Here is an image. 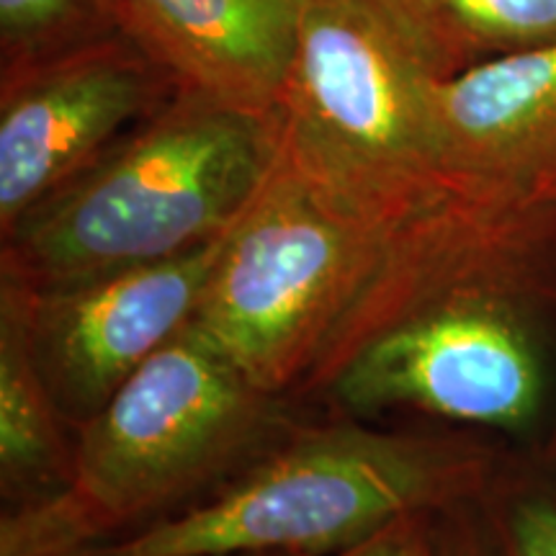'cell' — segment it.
Here are the masks:
<instances>
[{
  "mask_svg": "<svg viewBox=\"0 0 556 556\" xmlns=\"http://www.w3.org/2000/svg\"><path fill=\"white\" fill-rule=\"evenodd\" d=\"M276 114L178 88L3 232L0 274L78 283L222 238L278 163Z\"/></svg>",
  "mask_w": 556,
  "mask_h": 556,
  "instance_id": "obj_1",
  "label": "cell"
},
{
  "mask_svg": "<svg viewBox=\"0 0 556 556\" xmlns=\"http://www.w3.org/2000/svg\"><path fill=\"white\" fill-rule=\"evenodd\" d=\"M278 409L191 325L75 430L65 490L5 513L0 556H78L176 513L281 426Z\"/></svg>",
  "mask_w": 556,
  "mask_h": 556,
  "instance_id": "obj_2",
  "label": "cell"
},
{
  "mask_svg": "<svg viewBox=\"0 0 556 556\" xmlns=\"http://www.w3.org/2000/svg\"><path fill=\"white\" fill-rule=\"evenodd\" d=\"M486 469V451L462 441L299 428L206 503L78 556H330L402 516L462 503Z\"/></svg>",
  "mask_w": 556,
  "mask_h": 556,
  "instance_id": "obj_3",
  "label": "cell"
},
{
  "mask_svg": "<svg viewBox=\"0 0 556 556\" xmlns=\"http://www.w3.org/2000/svg\"><path fill=\"white\" fill-rule=\"evenodd\" d=\"M435 80L384 0H299L276 103L281 160L345 214L397 232L448 193L430 142Z\"/></svg>",
  "mask_w": 556,
  "mask_h": 556,
  "instance_id": "obj_4",
  "label": "cell"
},
{
  "mask_svg": "<svg viewBox=\"0 0 556 556\" xmlns=\"http://www.w3.org/2000/svg\"><path fill=\"white\" fill-rule=\"evenodd\" d=\"M556 294L510 276L433 274L361 304L302 394L351 415L417 409L441 420L520 430L544 400L541 315Z\"/></svg>",
  "mask_w": 556,
  "mask_h": 556,
  "instance_id": "obj_5",
  "label": "cell"
},
{
  "mask_svg": "<svg viewBox=\"0 0 556 556\" xmlns=\"http://www.w3.org/2000/svg\"><path fill=\"white\" fill-rule=\"evenodd\" d=\"M394 240L325 199L278 152L227 232L191 325L270 397L302 394L389 270Z\"/></svg>",
  "mask_w": 556,
  "mask_h": 556,
  "instance_id": "obj_6",
  "label": "cell"
},
{
  "mask_svg": "<svg viewBox=\"0 0 556 556\" xmlns=\"http://www.w3.org/2000/svg\"><path fill=\"white\" fill-rule=\"evenodd\" d=\"M0 83V232L180 88L124 29L3 70Z\"/></svg>",
  "mask_w": 556,
  "mask_h": 556,
  "instance_id": "obj_7",
  "label": "cell"
},
{
  "mask_svg": "<svg viewBox=\"0 0 556 556\" xmlns=\"http://www.w3.org/2000/svg\"><path fill=\"white\" fill-rule=\"evenodd\" d=\"M225 238L65 287L18 283L34 361L70 428L88 422L157 351L191 328Z\"/></svg>",
  "mask_w": 556,
  "mask_h": 556,
  "instance_id": "obj_8",
  "label": "cell"
},
{
  "mask_svg": "<svg viewBox=\"0 0 556 556\" xmlns=\"http://www.w3.org/2000/svg\"><path fill=\"white\" fill-rule=\"evenodd\" d=\"M428 119L448 191L486 204L556 201V41L435 80Z\"/></svg>",
  "mask_w": 556,
  "mask_h": 556,
  "instance_id": "obj_9",
  "label": "cell"
},
{
  "mask_svg": "<svg viewBox=\"0 0 556 556\" xmlns=\"http://www.w3.org/2000/svg\"><path fill=\"white\" fill-rule=\"evenodd\" d=\"M119 9L124 31L180 88L276 114L299 0H119Z\"/></svg>",
  "mask_w": 556,
  "mask_h": 556,
  "instance_id": "obj_10",
  "label": "cell"
},
{
  "mask_svg": "<svg viewBox=\"0 0 556 556\" xmlns=\"http://www.w3.org/2000/svg\"><path fill=\"white\" fill-rule=\"evenodd\" d=\"M70 430L34 361L24 291L0 274V486L5 503L21 507L65 490L75 456Z\"/></svg>",
  "mask_w": 556,
  "mask_h": 556,
  "instance_id": "obj_11",
  "label": "cell"
},
{
  "mask_svg": "<svg viewBox=\"0 0 556 556\" xmlns=\"http://www.w3.org/2000/svg\"><path fill=\"white\" fill-rule=\"evenodd\" d=\"M441 78L556 41V0H384Z\"/></svg>",
  "mask_w": 556,
  "mask_h": 556,
  "instance_id": "obj_12",
  "label": "cell"
},
{
  "mask_svg": "<svg viewBox=\"0 0 556 556\" xmlns=\"http://www.w3.org/2000/svg\"><path fill=\"white\" fill-rule=\"evenodd\" d=\"M119 0H0L3 70L122 31Z\"/></svg>",
  "mask_w": 556,
  "mask_h": 556,
  "instance_id": "obj_13",
  "label": "cell"
},
{
  "mask_svg": "<svg viewBox=\"0 0 556 556\" xmlns=\"http://www.w3.org/2000/svg\"><path fill=\"white\" fill-rule=\"evenodd\" d=\"M435 513L402 516L358 544L330 556H435Z\"/></svg>",
  "mask_w": 556,
  "mask_h": 556,
  "instance_id": "obj_14",
  "label": "cell"
},
{
  "mask_svg": "<svg viewBox=\"0 0 556 556\" xmlns=\"http://www.w3.org/2000/svg\"><path fill=\"white\" fill-rule=\"evenodd\" d=\"M510 556H556V503L523 497L507 513Z\"/></svg>",
  "mask_w": 556,
  "mask_h": 556,
  "instance_id": "obj_15",
  "label": "cell"
},
{
  "mask_svg": "<svg viewBox=\"0 0 556 556\" xmlns=\"http://www.w3.org/2000/svg\"><path fill=\"white\" fill-rule=\"evenodd\" d=\"M435 556H490L482 544H477L475 536H469L467 531L456 528L443 536L435 533Z\"/></svg>",
  "mask_w": 556,
  "mask_h": 556,
  "instance_id": "obj_16",
  "label": "cell"
}]
</instances>
